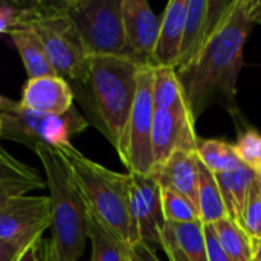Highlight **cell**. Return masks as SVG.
Returning <instances> with one entry per match:
<instances>
[{
    "label": "cell",
    "instance_id": "obj_1",
    "mask_svg": "<svg viewBox=\"0 0 261 261\" xmlns=\"http://www.w3.org/2000/svg\"><path fill=\"white\" fill-rule=\"evenodd\" d=\"M252 24L246 0H232L199 57L176 70L194 121L213 104L228 109L232 115L239 113L237 81Z\"/></svg>",
    "mask_w": 261,
    "mask_h": 261
},
{
    "label": "cell",
    "instance_id": "obj_2",
    "mask_svg": "<svg viewBox=\"0 0 261 261\" xmlns=\"http://www.w3.org/2000/svg\"><path fill=\"white\" fill-rule=\"evenodd\" d=\"M144 64L130 57H90L89 72L76 87L92 122L118 151L135 102Z\"/></svg>",
    "mask_w": 261,
    "mask_h": 261
},
{
    "label": "cell",
    "instance_id": "obj_3",
    "mask_svg": "<svg viewBox=\"0 0 261 261\" xmlns=\"http://www.w3.org/2000/svg\"><path fill=\"white\" fill-rule=\"evenodd\" d=\"M61 153L90 214L124 243L136 245L139 240L130 214V174L102 167L73 145Z\"/></svg>",
    "mask_w": 261,
    "mask_h": 261
},
{
    "label": "cell",
    "instance_id": "obj_4",
    "mask_svg": "<svg viewBox=\"0 0 261 261\" xmlns=\"http://www.w3.org/2000/svg\"><path fill=\"white\" fill-rule=\"evenodd\" d=\"M37 158L46 174L52 225L50 242L61 261H78L89 240L90 211L75 184L64 154L49 147H37Z\"/></svg>",
    "mask_w": 261,
    "mask_h": 261
},
{
    "label": "cell",
    "instance_id": "obj_5",
    "mask_svg": "<svg viewBox=\"0 0 261 261\" xmlns=\"http://www.w3.org/2000/svg\"><path fill=\"white\" fill-rule=\"evenodd\" d=\"M18 21L29 24L40 35L57 75L75 84L86 80L90 55L58 2L23 5Z\"/></svg>",
    "mask_w": 261,
    "mask_h": 261
},
{
    "label": "cell",
    "instance_id": "obj_6",
    "mask_svg": "<svg viewBox=\"0 0 261 261\" xmlns=\"http://www.w3.org/2000/svg\"><path fill=\"white\" fill-rule=\"evenodd\" d=\"M73 23L87 54L130 57L122 21V0L58 2Z\"/></svg>",
    "mask_w": 261,
    "mask_h": 261
},
{
    "label": "cell",
    "instance_id": "obj_7",
    "mask_svg": "<svg viewBox=\"0 0 261 261\" xmlns=\"http://www.w3.org/2000/svg\"><path fill=\"white\" fill-rule=\"evenodd\" d=\"M2 138L11 139L35 150L49 147L63 151L72 147V138L83 133L89 122L72 107L63 115H43L23 109L18 102L0 115Z\"/></svg>",
    "mask_w": 261,
    "mask_h": 261
},
{
    "label": "cell",
    "instance_id": "obj_8",
    "mask_svg": "<svg viewBox=\"0 0 261 261\" xmlns=\"http://www.w3.org/2000/svg\"><path fill=\"white\" fill-rule=\"evenodd\" d=\"M154 119L153 104V67L144 66L139 80L132 113L124 132V138L118 154L127 168V173L133 174H151L154 170L151 133Z\"/></svg>",
    "mask_w": 261,
    "mask_h": 261
},
{
    "label": "cell",
    "instance_id": "obj_9",
    "mask_svg": "<svg viewBox=\"0 0 261 261\" xmlns=\"http://www.w3.org/2000/svg\"><path fill=\"white\" fill-rule=\"evenodd\" d=\"M52 225L49 196H18L0 208V239L21 249L40 242Z\"/></svg>",
    "mask_w": 261,
    "mask_h": 261
},
{
    "label": "cell",
    "instance_id": "obj_10",
    "mask_svg": "<svg viewBox=\"0 0 261 261\" xmlns=\"http://www.w3.org/2000/svg\"><path fill=\"white\" fill-rule=\"evenodd\" d=\"M130 174V214L138 240L154 252L161 248V236L165 226L162 214L161 187L156 176Z\"/></svg>",
    "mask_w": 261,
    "mask_h": 261
},
{
    "label": "cell",
    "instance_id": "obj_11",
    "mask_svg": "<svg viewBox=\"0 0 261 261\" xmlns=\"http://www.w3.org/2000/svg\"><path fill=\"white\" fill-rule=\"evenodd\" d=\"M199 138L188 107L154 110L151 148L154 168L164 165L176 151H194Z\"/></svg>",
    "mask_w": 261,
    "mask_h": 261
},
{
    "label": "cell",
    "instance_id": "obj_12",
    "mask_svg": "<svg viewBox=\"0 0 261 261\" xmlns=\"http://www.w3.org/2000/svg\"><path fill=\"white\" fill-rule=\"evenodd\" d=\"M231 3L232 0H188L184 40L176 70L190 66L199 57Z\"/></svg>",
    "mask_w": 261,
    "mask_h": 261
},
{
    "label": "cell",
    "instance_id": "obj_13",
    "mask_svg": "<svg viewBox=\"0 0 261 261\" xmlns=\"http://www.w3.org/2000/svg\"><path fill=\"white\" fill-rule=\"evenodd\" d=\"M122 21L130 58L150 66L161 20L147 0H122Z\"/></svg>",
    "mask_w": 261,
    "mask_h": 261
},
{
    "label": "cell",
    "instance_id": "obj_14",
    "mask_svg": "<svg viewBox=\"0 0 261 261\" xmlns=\"http://www.w3.org/2000/svg\"><path fill=\"white\" fill-rule=\"evenodd\" d=\"M75 92L60 75L28 80L18 104L31 112L43 115H63L73 106Z\"/></svg>",
    "mask_w": 261,
    "mask_h": 261
},
{
    "label": "cell",
    "instance_id": "obj_15",
    "mask_svg": "<svg viewBox=\"0 0 261 261\" xmlns=\"http://www.w3.org/2000/svg\"><path fill=\"white\" fill-rule=\"evenodd\" d=\"M187 9L188 0H170L167 3L164 15L161 18L158 41L150 60L151 67H176L184 40Z\"/></svg>",
    "mask_w": 261,
    "mask_h": 261
},
{
    "label": "cell",
    "instance_id": "obj_16",
    "mask_svg": "<svg viewBox=\"0 0 261 261\" xmlns=\"http://www.w3.org/2000/svg\"><path fill=\"white\" fill-rule=\"evenodd\" d=\"M200 159L197 151H176L164 165L154 168L161 190L174 191L197 206V184H199Z\"/></svg>",
    "mask_w": 261,
    "mask_h": 261
},
{
    "label": "cell",
    "instance_id": "obj_17",
    "mask_svg": "<svg viewBox=\"0 0 261 261\" xmlns=\"http://www.w3.org/2000/svg\"><path fill=\"white\" fill-rule=\"evenodd\" d=\"M161 248L170 261H208L202 223H165Z\"/></svg>",
    "mask_w": 261,
    "mask_h": 261
},
{
    "label": "cell",
    "instance_id": "obj_18",
    "mask_svg": "<svg viewBox=\"0 0 261 261\" xmlns=\"http://www.w3.org/2000/svg\"><path fill=\"white\" fill-rule=\"evenodd\" d=\"M11 37L23 64L28 73V80L40 78V76H49L57 75L44 49V44L40 38V35L26 23L18 21L9 32Z\"/></svg>",
    "mask_w": 261,
    "mask_h": 261
},
{
    "label": "cell",
    "instance_id": "obj_19",
    "mask_svg": "<svg viewBox=\"0 0 261 261\" xmlns=\"http://www.w3.org/2000/svg\"><path fill=\"white\" fill-rule=\"evenodd\" d=\"M220 194L228 213V217L237 223L243 216L245 206L249 199V193L255 182V173L248 167L242 165L239 170L223 174H214Z\"/></svg>",
    "mask_w": 261,
    "mask_h": 261
},
{
    "label": "cell",
    "instance_id": "obj_20",
    "mask_svg": "<svg viewBox=\"0 0 261 261\" xmlns=\"http://www.w3.org/2000/svg\"><path fill=\"white\" fill-rule=\"evenodd\" d=\"M197 210L202 225H213L228 217L216 176L200 162L197 184Z\"/></svg>",
    "mask_w": 261,
    "mask_h": 261
},
{
    "label": "cell",
    "instance_id": "obj_21",
    "mask_svg": "<svg viewBox=\"0 0 261 261\" xmlns=\"http://www.w3.org/2000/svg\"><path fill=\"white\" fill-rule=\"evenodd\" d=\"M90 261H132V246L106 229L92 214L89 219Z\"/></svg>",
    "mask_w": 261,
    "mask_h": 261
},
{
    "label": "cell",
    "instance_id": "obj_22",
    "mask_svg": "<svg viewBox=\"0 0 261 261\" xmlns=\"http://www.w3.org/2000/svg\"><path fill=\"white\" fill-rule=\"evenodd\" d=\"M153 104L154 110L188 107L182 84L174 67H153Z\"/></svg>",
    "mask_w": 261,
    "mask_h": 261
},
{
    "label": "cell",
    "instance_id": "obj_23",
    "mask_svg": "<svg viewBox=\"0 0 261 261\" xmlns=\"http://www.w3.org/2000/svg\"><path fill=\"white\" fill-rule=\"evenodd\" d=\"M197 156L200 162L213 173L223 174L239 170L243 164L239 161L234 144L220 139H199L197 141Z\"/></svg>",
    "mask_w": 261,
    "mask_h": 261
},
{
    "label": "cell",
    "instance_id": "obj_24",
    "mask_svg": "<svg viewBox=\"0 0 261 261\" xmlns=\"http://www.w3.org/2000/svg\"><path fill=\"white\" fill-rule=\"evenodd\" d=\"M219 243L228 254L231 261L252 260V239L242 229V226L229 217L213 223Z\"/></svg>",
    "mask_w": 261,
    "mask_h": 261
},
{
    "label": "cell",
    "instance_id": "obj_25",
    "mask_svg": "<svg viewBox=\"0 0 261 261\" xmlns=\"http://www.w3.org/2000/svg\"><path fill=\"white\" fill-rule=\"evenodd\" d=\"M161 197H162V214L165 223H176V225L202 223L197 206L187 197L170 190H161Z\"/></svg>",
    "mask_w": 261,
    "mask_h": 261
},
{
    "label": "cell",
    "instance_id": "obj_26",
    "mask_svg": "<svg viewBox=\"0 0 261 261\" xmlns=\"http://www.w3.org/2000/svg\"><path fill=\"white\" fill-rule=\"evenodd\" d=\"M239 161L252 170L257 176L261 174V135L254 128H246L234 144Z\"/></svg>",
    "mask_w": 261,
    "mask_h": 261
},
{
    "label": "cell",
    "instance_id": "obj_27",
    "mask_svg": "<svg viewBox=\"0 0 261 261\" xmlns=\"http://www.w3.org/2000/svg\"><path fill=\"white\" fill-rule=\"evenodd\" d=\"M5 180H43L37 170L12 158L0 148V182Z\"/></svg>",
    "mask_w": 261,
    "mask_h": 261
},
{
    "label": "cell",
    "instance_id": "obj_28",
    "mask_svg": "<svg viewBox=\"0 0 261 261\" xmlns=\"http://www.w3.org/2000/svg\"><path fill=\"white\" fill-rule=\"evenodd\" d=\"M239 225L251 239H261V196L255 188V182Z\"/></svg>",
    "mask_w": 261,
    "mask_h": 261
},
{
    "label": "cell",
    "instance_id": "obj_29",
    "mask_svg": "<svg viewBox=\"0 0 261 261\" xmlns=\"http://www.w3.org/2000/svg\"><path fill=\"white\" fill-rule=\"evenodd\" d=\"M46 187V180H5L0 182V208L11 199L26 196L32 190H41Z\"/></svg>",
    "mask_w": 261,
    "mask_h": 261
},
{
    "label": "cell",
    "instance_id": "obj_30",
    "mask_svg": "<svg viewBox=\"0 0 261 261\" xmlns=\"http://www.w3.org/2000/svg\"><path fill=\"white\" fill-rule=\"evenodd\" d=\"M203 234H205V245H206V255L208 261H231L222 245L219 243V239L214 232L213 225H203Z\"/></svg>",
    "mask_w": 261,
    "mask_h": 261
},
{
    "label": "cell",
    "instance_id": "obj_31",
    "mask_svg": "<svg viewBox=\"0 0 261 261\" xmlns=\"http://www.w3.org/2000/svg\"><path fill=\"white\" fill-rule=\"evenodd\" d=\"M132 261H161L158 258L156 252L148 248L147 245L138 242L132 246Z\"/></svg>",
    "mask_w": 261,
    "mask_h": 261
},
{
    "label": "cell",
    "instance_id": "obj_32",
    "mask_svg": "<svg viewBox=\"0 0 261 261\" xmlns=\"http://www.w3.org/2000/svg\"><path fill=\"white\" fill-rule=\"evenodd\" d=\"M21 248L0 239V261H15L21 254Z\"/></svg>",
    "mask_w": 261,
    "mask_h": 261
},
{
    "label": "cell",
    "instance_id": "obj_33",
    "mask_svg": "<svg viewBox=\"0 0 261 261\" xmlns=\"http://www.w3.org/2000/svg\"><path fill=\"white\" fill-rule=\"evenodd\" d=\"M248 17L254 24H261V0H246Z\"/></svg>",
    "mask_w": 261,
    "mask_h": 261
},
{
    "label": "cell",
    "instance_id": "obj_34",
    "mask_svg": "<svg viewBox=\"0 0 261 261\" xmlns=\"http://www.w3.org/2000/svg\"><path fill=\"white\" fill-rule=\"evenodd\" d=\"M38 245H40V242H35V243H31L29 246H26L15 261H41V257L38 255V248H40Z\"/></svg>",
    "mask_w": 261,
    "mask_h": 261
},
{
    "label": "cell",
    "instance_id": "obj_35",
    "mask_svg": "<svg viewBox=\"0 0 261 261\" xmlns=\"http://www.w3.org/2000/svg\"><path fill=\"white\" fill-rule=\"evenodd\" d=\"M41 261H61L54 243L50 240H47L44 243V248H43V255H41Z\"/></svg>",
    "mask_w": 261,
    "mask_h": 261
},
{
    "label": "cell",
    "instance_id": "obj_36",
    "mask_svg": "<svg viewBox=\"0 0 261 261\" xmlns=\"http://www.w3.org/2000/svg\"><path fill=\"white\" fill-rule=\"evenodd\" d=\"M261 261V239H252V260Z\"/></svg>",
    "mask_w": 261,
    "mask_h": 261
},
{
    "label": "cell",
    "instance_id": "obj_37",
    "mask_svg": "<svg viewBox=\"0 0 261 261\" xmlns=\"http://www.w3.org/2000/svg\"><path fill=\"white\" fill-rule=\"evenodd\" d=\"M15 104H17V102H14V101H11L9 98L0 95V115L5 113V112H8V110H11Z\"/></svg>",
    "mask_w": 261,
    "mask_h": 261
},
{
    "label": "cell",
    "instance_id": "obj_38",
    "mask_svg": "<svg viewBox=\"0 0 261 261\" xmlns=\"http://www.w3.org/2000/svg\"><path fill=\"white\" fill-rule=\"evenodd\" d=\"M255 188H257L258 194H260V196H261V174H258V176H255Z\"/></svg>",
    "mask_w": 261,
    "mask_h": 261
},
{
    "label": "cell",
    "instance_id": "obj_39",
    "mask_svg": "<svg viewBox=\"0 0 261 261\" xmlns=\"http://www.w3.org/2000/svg\"><path fill=\"white\" fill-rule=\"evenodd\" d=\"M0 138H2V121H0Z\"/></svg>",
    "mask_w": 261,
    "mask_h": 261
}]
</instances>
